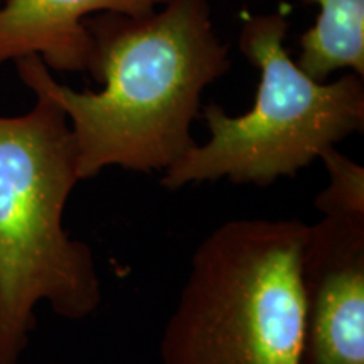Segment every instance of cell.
Here are the masks:
<instances>
[{"label": "cell", "instance_id": "7", "mask_svg": "<svg viewBox=\"0 0 364 364\" xmlns=\"http://www.w3.org/2000/svg\"><path fill=\"white\" fill-rule=\"evenodd\" d=\"M317 4L318 17L300 38L297 66L324 83L334 71L353 70L364 76V0H300Z\"/></svg>", "mask_w": 364, "mask_h": 364}, {"label": "cell", "instance_id": "8", "mask_svg": "<svg viewBox=\"0 0 364 364\" xmlns=\"http://www.w3.org/2000/svg\"><path fill=\"white\" fill-rule=\"evenodd\" d=\"M4 2V0H0V4H2Z\"/></svg>", "mask_w": 364, "mask_h": 364}, {"label": "cell", "instance_id": "3", "mask_svg": "<svg viewBox=\"0 0 364 364\" xmlns=\"http://www.w3.org/2000/svg\"><path fill=\"white\" fill-rule=\"evenodd\" d=\"M299 220H230L204 238L164 327L162 364H299Z\"/></svg>", "mask_w": 364, "mask_h": 364}, {"label": "cell", "instance_id": "1", "mask_svg": "<svg viewBox=\"0 0 364 364\" xmlns=\"http://www.w3.org/2000/svg\"><path fill=\"white\" fill-rule=\"evenodd\" d=\"M95 39L100 91L59 85L36 54L16 59L27 88L63 108L78 149L80 181L107 167L166 171L194 147L191 124L206 86L230 70L208 0H169L145 16L85 19Z\"/></svg>", "mask_w": 364, "mask_h": 364}, {"label": "cell", "instance_id": "6", "mask_svg": "<svg viewBox=\"0 0 364 364\" xmlns=\"http://www.w3.org/2000/svg\"><path fill=\"white\" fill-rule=\"evenodd\" d=\"M169 0H4L0 65L36 54L48 68L93 73L95 39L85 19L102 12L145 16Z\"/></svg>", "mask_w": 364, "mask_h": 364}, {"label": "cell", "instance_id": "4", "mask_svg": "<svg viewBox=\"0 0 364 364\" xmlns=\"http://www.w3.org/2000/svg\"><path fill=\"white\" fill-rule=\"evenodd\" d=\"M287 31L282 12L245 22L240 49L260 71L255 105L238 117L218 105L204 108L209 140L164 171V188L220 179L263 188L279 177H294L327 149L363 132L361 76L349 73L331 83L309 78L285 51Z\"/></svg>", "mask_w": 364, "mask_h": 364}, {"label": "cell", "instance_id": "2", "mask_svg": "<svg viewBox=\"0 0 364 364\" xmlns=\"http://www.w3.org/2000/svg\"><path fill=\"white\" fill-rule=\"evenodd\" d=\"M21 117H0V364H19L36 306L81 321L102 304L93 252L63 226L80 182L65 110L44 93Z\"/></svg>", "mask_w": 364, "mask_h": 364}, {"label": "cell", "instance_id": "5", "mask_svg": "<svg viewBox=\"0 0 364 364\" xmlns=\"http://www.w3.org/2000/svg\"><path fill=\"white\" fill-rule=\"evenodd\" d=\"M300 252L299 364H364V193L324 188Z\"/></svg>", "mask_w": 364, "mask_h": 364}]
</instances>
